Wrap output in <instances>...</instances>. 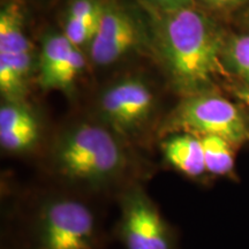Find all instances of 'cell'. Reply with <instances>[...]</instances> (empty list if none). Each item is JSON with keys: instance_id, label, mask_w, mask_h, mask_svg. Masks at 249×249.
I'll list each match as a JSON object with an SVG mask.
<instances>
[{"instance_id": "cell-1", "label": "cell", "mask_w": 249, "mask_h": 249, "mask_svg": "<svg viewBox=\"0 0 249 249\" xmlns=\"http://www.w3.org/2000/svg\"><path fill=\"white\" fill-rule=\"evenodd\" d=\"M46 171L52 186L90 198H118L147 176L134 163L126 141L99 120L62 129L50 147Z\"/></svg>"}, {"instance_id": "cell-2", "label": "cell", "mask_w": 249, "mask_h": 249, "mask_svg": "<svg viewBox=\"0 0 249 249\" xmlns=\"http://www.w3.org/2000/svg\"><path fill=\"white\" fill-rule=\"evenodd\" d=\"M152 35L174 89L183 97L207 92L223 71L222 31L192 7L152 9Z\"/></svg>"}, {"instance_id": "cell-3", "label": "cell", "mask_w": 249, "mask_h": 249, "mask_svg": "<svg viewBox=\"0 0 249 249\" xmlns=\"http://www.w3.org/2000/svg\"><path fill=\"white\" fill-rule=\"evenodd\" d=\"M90 197L52 186L29 202L21 249H104L101 219Z\"/></svg>"}, {"instance_id": "cell-4", "label": "cell", "mask_w": 249, "mask_h": 249, "mask_svg": "<svg viewBox=\"0 0 249 249\" xmlns=\"http://www.w3.org/2000/svg\"><path fill=\"white\" fill-rule=\"evenodd\" d=\"M197 136L216 135L238 147L249 139L244 116L233 103L209 91L183 97L166 118L160 130Z\"/></svg>"}, {"instance_id": "cell-5", "label": "cell", "mask_w": 249, "mask_h": 249, "mask_svg": "<svg viewBox=\"0 0 249 249\" xmlns=\"http://www.w3.org/2000/svg\"><path fill=\"white\" fill-rule=\"evenodd\" d=\"M157 99L143 80L130 77L112 83L97 101V120L124 141L139 138L148 128L156 113Z\"/></svg>"}, {"instance_id": "cell-6", "label": "cell", "mask_w": 249, "mask_h": 249, "mask_svg": "<svg viewBox=\"0 0 249 249\" xmlns=\"http://www.w3.org/2000/svg\"><path fill=\"white\" fill-rule=\"evenodd\" d=\"M120 219L118 233L126 249H177L176 233L160 208L143 188L130 186L118 196Z\"/></svg>"}, {"instance_id": "cell-7", "label": "cell", "mask_w": 249, "mask_h": 249, "mask_svg": "<svg viewBox=\"0 0 249 249\" xmlns=\"http://www.w3.org/2000/svg\"><path fill=\"white\" fill-rule=\"evenodd\" d=\"M34 64L33 45L23 28L17 2L0 12V92L4 101H24Z\"/></svg>"}, {"instance_id": "cell-8", "label": "cell", "mask_w": 249, "mask_h": 249, "mask_svg": "<svg viewBox=\"0 0 249 249\" xmlns=\"http://www.w3.org/2000/svg\"><path fill=\"white\" fill-rule=\"evenodd\" d=\"M143 39L141 23L129 9L103 1L97 29L88 44L90 58L98 66H108L141 45Z\"/></svg>"}, {"instance_id": "cell-9", "label": "cell", "mask_w": 249, "mask_h": 249, "mask_svg": "<svg viewBox=\"0 0 249 249\" xmlns=\"http://www.w3.org/2000/svg\"><path fill=\"white\" fill-rule=\"evenodd\" d=\"M42 138L36 112L24 101H4L0 107V145L13 155L31 152Z\"/></svg>"}, {"instance_id": "cell-10", "label": "cell", "mask_w": 249, "mask_h": 249, "mask_svg": "<svg viewBox=\"0 0 249 249\" xmlns=\"http://www.w3.org/2000/svg\"><path fill=\"white\" fill-rule=\"evenodd\" d=\"M161 150L167 164L183 176L200 178L207 173L200 136L191 133L174 134L163 142Z\"/></svg>"}, {"instance_id": "cell-11", "label": "cell", "mask_w": 249, "mask_h": 249, "mask_svg": "<svg viewBox=\"0 0 249 249\" xmlns=\"http://www.w3.org/2000/svg\"><path fill=\"white\" fill-rule=\"evenodd\" d=\"M73 48L65 34L49 33L45 35L38 61V85L42 88H46Z\"/></svg>"}, {"instance_id": "cell-12", "label": "cell", "mask_w": 249, "mask_h": 249, "mask_svg": "<svg viewBox=\"0 0 249 249\" xmlns=\"http://www.w3.org/2000/svg\"><path fill=\"white\" fill-rule=\"evenodd\" d=\"M200 138L207 173L222 177L231 174L234 169V147L225 139L216 135H204Z\"/></svg>"}, {"instance_id": "cell-13", "label": "cell", "mask_w": 249, "mask_h": 249, "mask_svg": "<svg viewBox=\"0 0 249 249\" xmlns=\"http://www.w3.org/2000/svg\"><path fill=\"white\" fill-rule=\"evenodd\" d=\"M85 64L83 54L81 53L79 48L74 46L62 62L61 66L59 67V70L55 71L54 75L50 80L46 89H58L65 90V91L71 90L77 76L80 75L83 67H85Z\"/></svg>"}, {"instance_id": "cell-14", "label": "cell", "mask_w": 249, "mask_h": 249, "mask_svg": "<svg viewBox=\"0 0 249 249\" xmlns=\"http://www.w3.org/2000/svg\"><path fill=\"white\" fill-rule=\"evenodd\" d=\"M227 65L249 86V34L233 37L224 49Z\"/></svg>"}, {"instance_id": "cell-15", "label": "cell", "mask_w": 249, "mask_h": 249, "mask_svg": "<svg viewBox=\"0 0 249 249\" xmlns=\"http://www.w3.org/2000/svg\"><path fill=\"white\" fill-rule=\"evenodd\" d=\"M101 0H71L65 21H85L95 17L101 11Z\"/></svg>"}, {"instance_id": "cell-16", "label": "cell", "mask_w": 249, "mask_h": 249, "mask_svg": "<svg viewBox=\"0 0 249 249\" xmlns=\"http://www.w3.org/2000/svg\"><path fill=\"white\" fill-rule=\"evenodd\" d=\"M155 8L161 11H172L192 6L193 0H149Z\"/></svg>"}, {"instance_id": "cell-17", "label": "cell", "mask_w": 249, "mask_h": 249, "mask_svg": "<svg viewBox=\"0 0 249 249\" xmlns=\"http://www.w3.org/2000/svg\"><path fill=\"white\" fill-rule=\"evenodd\" d=\"M205 5L216 11H229L241 6L247 0H203Z\"/></svg>"}, {"instance_id": "cell-18", "label": "cell", "mask_w": 249, "mask_h": 249, "mask_svg": "<svg viewBox=\"0 0 249 249\" xmlns=\"http://www.w3.org/2000/svg\"><path fill=\"white\" fill-rule=\"evenodd\" d=\"M238 96L242 102L246 103V104H247L249 107V87H248V88H246V89L239 90Z\"/></svg>"}]
</instances>
